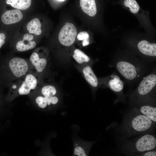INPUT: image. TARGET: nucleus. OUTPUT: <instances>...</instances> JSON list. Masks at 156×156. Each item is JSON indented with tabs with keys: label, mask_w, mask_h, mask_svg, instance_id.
Masks as SVG:
<instances>
[{
	"label": "nucleus",
	"mask_w": 156,
	"mask_h": 156,
	"mask_svg": "<svg viewBox=\"0 0 156 156\" xmlns=\"http://www.w3.org/2000/svg\"><path fill=\"white\" fill-rule=\"evenodd\" d=\"M36 45L34 35L27 33L23 35L22 39L17 42L15 48L18 51L24 52L34 49Z\"/></svg>",
	"instance_id": "obj_9"
},
{
	"label": "nucleus",
	"mask_w": 156,
	"mask_h": 156,
	"mask_svg": "<svg viewBox=\"0 0 156 156\" xmlns=\"http://www.w3.org/2000/svg\"><path fill=\"white\" fill-rule=\"evenodd\" d=\"M138 47L139 51L145 55L151 56H156V43H151L146 40H142L138 43Z\"/></svg>",
	"instance_id": "obj_11"
},
{
	"label": "nucleus",
	"mask_w": 156,
	"mask_h": 156,
	"mask_svg": "<svg viewBox=\"0 0 156 156\" xmlns=\"http://www.w3.org/2000/svg\"><path fill=\"white\" fill-rule=\"evenodd\" d=\"M36 103L38 106L41 108H45L47 106L46 100L43 96L40 95L37 96L36 99Z\"/></svg>",
	"instance_id": "obj_22"
},
{
	"label": "nucleus",
	"mask_w": 156,
	"mask_h": 156,
	"mask_svg": "<svg viewBox=\"0 0 156 156\" xmlns=\"http://www.w3.org/2000/svg\"><path fill=\"white\" fill-rule=\"evenodd\" d=\"M140 113L150 119L155 123L156 122V108L155 107L148 105H144L139 108Z\"/></svg>",
	"instance_id": "obj_15"
},
{
	"label": "nucleus",
	"mask_w": 156,
	"mask_h": 156,
	"mask_svg": "<svg viewBox=\"0 0 156 156\" xmlns=\"http://www.w3.org/2000/svg\"><path fill=\"white\" fill-rule=\"evenodd\" d=\"M41 24L39 19L35 18L30 21L26 25L28 33L36 36H39L42 33Z\"/></svg>",
	"instance_id": "obj_13"
},
{
	"label": "nucleus",
	"mask_w": 156,
	"mask_h": 156,
	"mask_svg": "<svg viewBox=\"0 0 156 156\" xmlns=\"http://www.w3.org/2000/svg\"><path fill=\"white\" fill-rule=\"evenodd\" d=\"M77 34L75 26L71 23H67L60 30L58 35V39L63 46L68 47L73 44L75 40Z\"/></svg>",
	"instance_id": "obj_4"
},
{
	"label": "nucleus",
	"mask_w": 156,
	"mask_h": 156,
	"mask_svg": "<svg viewBox=\"0 0 156 156\" xmlns=\"http://www.w3.org/2000/svg\"><path fill=\"white\" fill-rule=\"evenodd\" d=\"M80 3L84 12L91 17L96 14L97 8L95 0H80Z\"/></svg>",
	"instance_id": "obj_12"
},
{
	"label": "nucleus",
	"mask_w": 156,
	"mask_h": 156,
	"mask_svg": "<svg viewBox=\"0 0 156 156\" xmlns=\"http://www.w3.org/2000/svg\"><path fill=\"white\" fill-rule=\"evenodd\" d=\"M116 67L120 73L128 80H133L137 76L136 68L130 63L126 61H120L117 63Z\"/></svg>",
	"instance_id": "obj_7"
},
{
	"label": "nucleus",
	"mask_w": 156,
	"mask_h": 156,
	"mask_svg": "<svg viewBox=\"0 0 156 156\" xmlns=\"http://www.w3.org/2000/svg\"><path fill=\"white\" fill-rule=\"evenodd\" d=\"M77 38L79 40L82 41L83 46H87L89 44V35L86 31H82L79 32L77 36Z\"/></svg>",
	"instance_id": "obj_21"
},
{
	"label": "nucleus",
	"mask_w": 156,
	"mask_h": 156,
	"mask_svg": "<svg viewBox=\"0 0 156 156\" xmlns=\"http://www.w3.org/2000/svg\"><path fill=\"white\" fill-rule=\"evenodd\" d=\"M40 91L42 96L47 97L54 96L57 92L55 87L51 85H47L43 86L41 88Z\"/></svg>",
	"instance_id": "obj_19"
},
{
	"label": "nucleus",
	"mask_w": 156,
	"mask_h": 156,
	"mask_svg": "<svg viewBox=\"0 0 156 156\" xmlns=\"http://www.w3.org/2000/svg\"><path fill=\"white\" fill-rule=\"evenodd\" d=\"M82 71L86 81L93 87H97L98 84V80L91 68L87 66L83 68Z\"/></svg>",
	"instance_id": "obj_14"
},
{
	"label": "nucleus",
	"mask_w": 156,
	"mask_h": 156,
	"mask_svg": "<svg viewBox=\"0 0 156 156\" xmlns=\"http://www.w3.org/2000/svg\"><path fill=\"white\" fill-rule=\"evenodd\" d=\"M7 4L20 10H25L29 8L31 3V0H6Z\"/></svg>",
	"instance_id": "obj_16"
},
{
	"label": "nucleus",
	"mask_w": 156,
	"mask_h": 156,
	"mask_svg": "<svg viewBox=\"0 0 156 156\" xmlns=\"http://www.w3.org/2000/svg\"><path fill=\"white\" fill-rule=\"evenodd\" d=\"M40 79L39 75L35 71H31L12 83L10 86V88L16 90L19 95L28 94L31 90L36 89L40 86Z\"/></svg>",
	"instance_id": "obj_2"
},
{
	"label": "nucleus",
	"mask_w": 156,
	"mask_h": 156,
	"mask_svg": "<svg viewBox=\"0 0 156 156\" xmlns=\"http://www.w3.org/2000/svg\"><path fill=\"white\" fill-rule=\"evenodd\" d=\"M32 69L29 61L21 57H8L0 60V86L9 87Z\"/></svg>",
	"instance_id": "obj_1"
},
{
	"label": "nucleus",
	"mask_w": 156,
	"mask_h": 156,
	"mask_svg": "<svg viewBox=\"0 0 156 156\" xmlns=\"http://www.w3.org/2000/svg\"><path fill=\"white\" fill-rule=\"evenodd\" d=\"M109 81V86L111 89L116 92H119L123 90L124 84L120 77L116 75H112Z\"/></svg>",
	"instance_id": "obj_17"
},
{
	"label": "nucleus",
	"mask_w": 156,
	"mask_h": 156,
	"mask_svg": "<svg viewBox=\"0 0 156 156\" xmlns=\"http://www.w3.org/2000/svg\"><path fill=\"white\" fill-rule=\"evenodd\" d=\"M23 16V14L20 10L16 9L8 10L2 14L1 20L4 24L10 25L21 21Z\"/></svg>",
	"instance_id": "obj_8"
},
{
	"label": "nucleus",
	"mask_w": 156,
	"mask_h": 156,
	"mask_svg": "<svg viewBox=\"0 0 156 156\" xmlns=\"http://www.w3.org/2000/svg\"><path fill=\"white\" fill-rule=\"evenodd\" d=\"M155 123L139 113L133 116L126 125L127 130L134 133H145L149 131Z\"/></svg>",
	"instance_id": "obj_3"
},
{
	"label": "nucleus",
	"mask_w": 156,
	"mask_h": 156,
	"mask_svg": "<svg viewBox=\"0 0 156 156\" xmlns=\"http://www.w3.org/2000/svg\"><path fill=\"white\" fill-rule=\"evenodd\" d=\"M78 145V144H75V146H77V145Z\"/></svg>",
	"instance_id": "obj_26"
},
{
	"label": "nucleus",
	"mask_w": 156,
	"mask_h": 156,
	"mask_svg": "<svg viewBox=\"0 0 156 156\" xmlns=\"http://www.w3.org/2000/svg\"><path fill=\"white\" fill-rule=\"evenodd\" d=\"M124 4L125 6L129 8L133 13L136 14L139 10V5L135 0H124Z\"/></svg>",
	"instance_id": "obj_20"
},
{
	"label": "nucleus",
	"mask_w": 156,
	"mask_h": 156,
	"mask_svg": "<svg viewBox=\"0 0 156 156\" xmlns=\"http://www.w3.org/2000/svg\"><path fill=\"white\" fill-rule=\"evenodd\" d=\"M156 146V139L154 135L149 134L140 137L134 143L133 147L137 152L144 153L153 150Z\"/></svg>",
	"instance_id": "obj_5"
},
{
	"label": "nucleus",
	"mask_w": 156,
	"mask_h": 156,
	"mask_svg": "<svg viewBox=\"0 0 156 156\" xmlns=\"http://www.w3.org/2000/svg\"><path fill=\"white\" fill-rule=\"evenodd\" d=\"M58 0L59 1H64L65 0Z\"/></svg>",
	"instance_id": "obj_25"
},
{
	"label": "nucleus",
	"mask_w": 156,
	"mask_h": 156,
	"mask_svg": "<svg viewBox=\"0 0 156 156\" xmlns=\"http://www.w3.org/2000/svg\"><path fill=\"white\" fill-rule=\"evenodd\" d=\"M156 84V75L151 74L147 76L141 81L138 86V95L141 97L147 95L155 87Z\"/></svg>",
	"instance_id": "obj_6"
},
{
	"label": "nucleus",
	"mask_w": 156,
	"mask_h": 156,
	"mask_svg": "<svg viewBox=\"0 0 156 156\" xmlns=\"http://www.w3.org/2000/svg\"><path fill=\"white\" fill-rule=\"evenodd\" d=\"M73 57L77 63L79 64L88 62L90 60L89 57L78 49H76L74 50Z\"/></svg>",
	"instance_id": "obj_18"
},
{
	"label": "nucleus",
	"mask_w": 156,
	"mask_h": 156,
	"mask_svg": "<svg viewBox=\"0 0 156 156\" xmlns=\"http://www.w3.org/2000/svg\"><path fill=\"white\" fill-rule=\"evenodd\" d=\"M142 155L144 156H156V151L152 150L143 153Z\"/></svg>",
	"instance_id": "obj_24"
},
{
	"label": "nucleus",
	"mask_w": 156,
	"mask_h": 156,
	"mask_svg": "<svg viewBox=\"0 0 156 156\" xmlns=\"http://www.w3.org/2000/svg\"><path fill=\"white\" fill-rule=\"evenodd\" d=\"M29 61L35 72L40 75L46 68L47 63V59L42 57L36 51L33 52L31 55Z\"/></svg>",
	"instance_id": "obj_10"
},
{
	"label": "nucleus",
	"mask_w": 156,
	"mask_h": 156,
	"mask_svg": "<svg viewBox=\"0 0 156 156\" xmlns=\"http://www.w3.org/2000/svg\"><path fill=\"white\" fill-rule=\"evenodd\" d=\"M74 155L78 156H86L87 155L83 148L78 145L75 146L74 148Z\"/></svg>",
	"instance_id": "obj_23"
}]
</instances>
